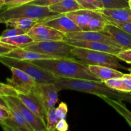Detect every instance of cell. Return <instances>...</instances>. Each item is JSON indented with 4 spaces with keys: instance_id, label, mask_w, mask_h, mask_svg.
I'll list each match as a JSON object with an SVG mask.
<instances>
[{
    "instance_id": "30bf717a",
    "label": "cell",
    "mask_w": 131,
    "mask_h": 131,
    "mask_svg": "<svg viewBox=\"0 0 131 131\" xmlns=\"http://www.w3.org/2000/svg\"><path fill=\"white\" fill-rule=\"evenodd\" d=\"M58 92L54 83H37L32 92L38 96L47 112L57 104Z\"/></svg>"
},
{
    "instance_id": "e575fe53",
    "label": "cell",
    "mask_w": 131,
    "mask_h": 131,
    "mask_svg": "<svg viewBox=\"0 0 131 131\" xmlns=\"http://www.w3.org/2000/svg\"><path fill=\"white\" fill-rule=\"evenodd\" d=\"M17 47L6 43L5 42H1L0 40V56H5Z\"/></svg>"
},
{
    "instance_id": "d590c367",
    "label": "cell",
    "mask_w": 131,
    "mask_h": 131,
    "mask_svg": "<svg viewBox=\"0 0 131 131\" xmlns=\"http://www.w3.org/2000/svg\"><path fill=\"white\" fill-rule=\"evenodd\" d=\"M61 1H62V0H35V1L30 3V4L49 7L51 5L57 3Z\"/></svg>"
},
{
    "instance_id": "d4e9b609",
    "label": "cell",
    "mask_w": 131,
    "mask_h": 131,
    "mask_svg": "<svg viewBox=\"0 0 131 131\" xmlns=\"http://www.w3.org/2000/svg\"><path fill=\"white\" fill-rule=\"evenodd\" d=\"M107 20L101 14L92 18L84 31H102L107 24Z\"/></svg>"
},
{
    "instance_id": "52a82bcc",
    "label": "cell",
    "mask_w": 131,
    "mask_h": 131,
    "mask_svg": "<svg viewBox=\"0 0 131 131\" xmlns=\"http://www.w3.org/2000/svg\"><path fill=\"white\" fill-rule=\"evenodd\" d=\"M9 107L17 111L34 131H47L46 122L31 112L17 96H2Z\"/></svg>"
},
{
    "instance_id": "ffe728a7",
    "label": "cell",
    "mask_w": 131,
    "mask_h": 131,
    "mask_svg": "<svg viewBox=\"0 0 131 131\" xmlns=\"http://www.w3.org/2000/svg\"><path fill=\"white\" fill-rule=\"evenodd\" d=\"M96 12L118 21L131 23V9L130 8L118 9L102 8Z\"/></svg>"
},
{
    "instance_id": "7dc6e473",
    "label": "cell",
    "mask_w": 131,
    "mask_h": 131,
    "mask_svg": "<svg viewBox=\"0 0 131 131\" xmlns=\"http://www.w3.org/2000/svg\"><path fill=\"white\" fill-rule=\"evenodd\" d=\"M130 65H131V64H130Z\"/></svg>"
},
{
    "instance_id": "8fae6325",
    "label": "cell",
    "mask_w": 131,
    "mask_h": 131,
    "mask_svg": "<svg viewBox=\"0 0 131 131\" xmlns=\"http://www.w3.org/2000/svg\"><path fill=\"white\" fill-rule=\"evenodd\" d=\"M65 36L68 39L81 40L101 42V43L112 45L115 47L122 49L111 37L106 35V33H103L102 31H81L65 33Z\"/></svg>"
},
{
    "instance_id": "44dd1931",
    "label": "cell",
    "mask_w": 131,
    "mask_h": 131,
    "mask_svg": "<svg viewBox=\"0 0 131 131\" xmlns=\"http://www.w3.org/2000/svg\"><path fill=\"white\" fill-rule=\"evenodd\" d=\"M49 8L52 12L58 14H65L82 9L76 0H62L49 6Z\"/></svg>"
},
{
    "instance_id": "f546056e",
    "label": "cell",
    "mask_w": 131,
    "mask_h": 131,
    "mask_svg": "<svg viewBox=\"0 0 131 131\" xmlns=\"http://www.w3.org/2000/svg\"><path fill=\"white\" fill-rule=\"evenodd\" d=\"M102 15L106 18V19L107 20L108 23H111V24H115V26L119 27V28H121L122 29H123V30L125 31V32H127V33H128L131 35V23L118 21V20H115V19H112V18L108 17L105 16V15Z\"/></svg>"
},
{
    "instance_id": "f6af8a7d",
    "label": "cell",
    "mask_w": 131,
    "mask_h": 131,
    "mask_svg": "<svg viewBox=\"0 0 131 131\" xmlns=\"http://www.w3.org/2000/svg\"><path fill=\"white\" fill-rule=\"evenodd\" d=\"M128 70H129V71L130 72V73L131 74V68H129V69H128Z\"/></svg>"
},
{
    "instance_id": "ba28073f",
    "label": "cell",
    "mask_w": 131,
    "mask_h": 131,
    "mask_svg": "<svg viewBox=\"0 0 131 131\" xmlns=\"http://www.w3.org/2000/svg\"><path fill=\"white\" fill-rule=\"evenodd\" d=\"M10 69L12 77L6 79L8 84L14 88L18 93L28 94L33 92L37 83L34 78L16 68L12 67Z\"/></svg>"
},
{
    "instance_id": "60d3db41",
    "label": "cell",
    "mask_w": 131,
    "mask_h": 131,
    "mask_svg": "<svg viewBox=\"0 0 131 131\" xmlns=\"http://www.w3.org/2000/svg\"><path fill=\"white\" fill-rule=\"evenodd\" d=\"M0 106H1V107H5V108L6 109H9L8 106V104H6V101L4 100L2 96H0Z\"/></svg>"
},
{
    "instance_id": "d6986e66",
    "label": "cell",
    "mask_w": 131,
    "mask_h": 131,
    "mask_svg": "<svg viewBox=\"0 0 131 131\" xmlns=\"http://www.w3.org/2000/svg\"><path fill=\"white\" fill-rule=\"evenodd\" d=\"M89 69L93 74L96 75L102 81L115 78H122L124 73L117 70V69L106 66L99 65H88Z\"/></svg>"
},
{
    "instance_id": "b9f144b4",
    "label": "cell",
    "mask_w": 131,
    "mask_h": 131,
    "mask_svg": "<svg viewBox=\"0 0 131 131\" xmlns=\"http://www.w3.org/2000/svg\"><path fill=\"white\" fill-rule=\"evenodd\" d=\"M5 3H6V0H0V11L3 10V8L5 5Z\"/></svg>"
},
{
    "instance_id": "4316f807",
    "label": "cell",
    "mask_w": 131,
    "mask_h": 131,
    "mask_svg": "<svg viewBox=\"0 0 131 131\" xmlns=\"http://www.w3.org/2000/svg\"><path fill=\"white\" fill-rule=\"evenodd\" d=\"M55 110H56V108L53 107L47 112L46 120L47 131L56 130V125H57L58 122L60 120L56 115Z\"/></svg>"
},
{
    "instance_id": "8d00e7d4",
    "label": "cell",
    "mask_w": 131,
    "mask_h": 131,
    "mask_svg": "<svg viewBox=\"0 0 131 131\" xmlns=\"http://www.w3.org/2000/svg\"><path fill=\"white\" fill-rule=\"evenodd\" d=\"M35 1V0H15V1L10 2L9 3L5 5V7H4L3 10L5 9L15 7V6H20V5H25V4H28L31 3L32 1Z\"/></svg>"
},
{
    "instance_id": "603a6c76",
    "label": "cell",
    "mask_w": 131,
    "mask_h": 131,
    "mask_svg": "<svg viewBox=\"0 0 131 131\" xmlns=\"http://www.w3.org/2000/svg\"><path fill=\"white\" fill-rule=\"evenodd\" d=\"M101 98L110 106H111L113 108L115 109L121 116H122L131 127V111L125 107L121 101H118L106 96H102Z\"/></svg>"
},
{
    "instance_id": "e0dca14e",
    "label": "cell",
    "mask_w": 131,
    "mask_h": 131,
    "mask_svg": "<svg viewBox=\"0 0 131 131\" xmlns=\"http://www.w3.org/2000/svg\"><path fill=\"white\" fill-rule=\"evenodd\" d=\"M5 56L13 58L19 59V60H28V61H33V60H44V59H54V58H62L56 57L51 55L39 53L33 51L25 49L21 47H16L8 53L5 55Z\"/></svg>"
},
{
    "instance_id": "277c9868",
    "label": "cell",
    "mask_w": 131,
    "mask_h": 131,
    "mask_svg": "<svg viewBox=\"0 0 131 131\" xmlns=\"http://www.w3.org/2000/svg\"><path fill=\"white\" fill-rule=\"evenodd\" d=\"M71 51L74 57L88 65L106 66L115 69H129L119 63L120 60L116 55L77 47H73Z\"/></svg>"
},
{
    "instance_id": "5bb4252c",
    "label": "cell",
    "mask_w": 131,
    "mask_h": 131,
    "mask_svg": "<svg viewBox=\"0 0 131 131\" xmlns=\"http://www.w3.org/2000/svg\"><path fill=\"white\" fill-rule=\"evenodd\" d=\"M17 97L33 113L46 122L47 111L37 95L33 92L28 94L18 93Z\"/></svg>"
},
{
    "instance_id": "f1b7e54d",
    "label": "cell",
    "mask_w": 131,
    "mask_h": 131,
    "mask_svg": "<svg viewBox=\"0 0 131 131\" xmlns=\"http://www.w3.org/2000/svg\"><path fill=\"white\" fill-rule=\"evenodd\" d=\"M105 83L107 86L112 89L116 90L118 91L124 92V84H123L122 78H115L111 79L106 81Z\"/></svg>"
},
{
    "instance_id": "3957f363",
    "label": "cell",
    "mask_w": 131,
    "mask_h": 131,
    "mask_svg": "<svg viewBox=\"0 0 131 131\" xmlns=\"http://www.w3.org/2000/svg\"><path fill=\"white\" fill-rule=\"evenodd\" d=\"M61 15L52 12L47 6L28 3L5 9L0 12V23L3 24L7 19L17 17L33 18L43 22Z\"/></svg>"
},
{
    "instance_id": "2e32d148",
    "label": "cell",
    "mask_w": 131,
    "mask_h": 131,
    "mask_svg": "<svg viewBox=\"0 0 131 131\" xmlns=\"http://www.w3.org/2000/svg\"><path fill=\"white\" fill-rule=\"evenodd\" d=\"M41 23L50 27H52L65 34L82 31L81 29L78 27L65 14H61L60 16L49 19Z\"/></svg>"
},
{
    "instance_id": "9a60e30c",
    "label": "cell",
    "mask_w": 131,
    "mask_h": 131,
    "mask_svg": "<svg viewBox=\"0 0 131 131\" xmlns=\"http://www.w3.org/2000/svg\"><path fill=\"white\" fill-rule=\"evenodd\" d=\"M102 32L111 37L123 50L131 49V35L119 27L107 23Z\"/></svg>"
},
{
    "instance_id": "d6a6232c",
    "label": "cell",
    "mask_w": 131,
    "mask_h": 131,
    "mask_svg": "<svg viewBox=\"0 0 131 131\" xmlns=\"http://www.w3.org/2000/svg\"><path fill=\"white\" fill-rule=\"evenodd\" d=\"M55 111H56V114L59 120L65 119L68 112L67 105L65 102H61L58 107L56 108Z\"/></svg>"
},
{
    "instance_id": "74e56055",
    "label": "cell",
    "mask_w": 131,
    "mask_h": 131,
    "mask_svg": "<svg viewBox=\"0 0 131 131\" xmlns=\"http://www.w3.org/2000/svg\"><path fill=\"white\" fill-rule=\"evenodd\" d=\"M124 92H131V74H124L122 77Z\"/></svg>"
},
{
    "instance_id": "9c48e42d",
    "label": "cell",
    "mask_w": 131,
    "mask_h": 131,
    "mask_svg": "<svg viewBox=\"0 0 131 131\" xmlns=\"http://www.w3.org/2000/svg\"><path fill=\"white\" fill-rule=\"evenodd\" d=\"M27 34L32 38L33 41H51L65 40L66 36L65 33L46 25L39 22L35 24L29 30Z\"/></svg>"
},
{
    "instance_id": "ee69618b",
    "label": "cell",
    "mask_w": 131,
    "mask_h": 131,
    "mask_svg": "<svg viewBox=\"0 0 131 131\" xmlns=\"http://www.w3.org/2000/svg\"><path fill=\"white\" fill-rule=\"evenodd\" d=\"M129 6L131 9V0H129Z\"/></svg>"
},
{
    "instance_id": "7c38bea8",
    "label": "cell",
    "mask_w": 131,
    "mask_h": 131,
    "mask_svg": "<svg viewBox=\"0 0 131 131\" xmlns=\"http://www.w3.org/2000/svg\"><path fill=\"white\" fill-rule=\"evenodd\" d=\"M10 109V116L0 122L3 129L7 131H34L20 113L14 109Z\"/></svg>"
},
{
    "instance_id": "83f0119b",
    "label": "cell",
    "mask_w": 131,
    "mask_h": 131,
    "mask_svg": "<svg viewBox=\"0 0 131 131\" xmlns=\"http://www.w3.org/2000/svg\"><path fill=\"white\" fill-rule=\"evenodd\" d=\"M104 8L118 9L129 8V0H102Z\"/></svg>"
},
{
    "instance_id": "4fadbf2b",
    "label": "cell",
    "mask_w": 131,
    "mask_h": 131,
    "mask_svg": "<svg viewBox=\"0 0 131 131\" xmlns=\"http://www.w3.org/2000/svg\"><path fill=\"white\" fill-rule=\"evenodd\" d=\"M65 42L73 47H82V48L89 49L94 51H101V52H107L111 54L116 55L118 52L122 51V49L115 47L112 45L107 44L105 43H101L98 42H92V41L81 40H73L66 38Z\"/></svg>"
},
{
    "instance_id": "484cf974",
    "label": "cell",
    "mask_w": 131,
    "mask_h": 131,
    "mask_svg": "<svg viewBox=\"0 0 131 131\" xmlns=\"http://www.w3.org/2000/svg\"><path fill=\"white\" fill-rule=\"evenodd\" d=\"M82 9L97 11L104 8L102 0H76Z\"/></svg>"
},
{
    "instance_id": "7402d4cb",
    "label": "cell",
    "mask_w": 131,
    "mask_h": 131,
    "mask_svg": "<svg viewBox=\"0 0 131 131\" xmlns=\"http://www.w3.org/2000/svg\"><path fill=\"white\" fill-rule=\"evenodd\" d=\"M42 22L37 19L27 17H17L5 20L3 24L8 28H15L29 31V29L37 23Z\"/></svg>"
},
{
    "instance_id": "bcb514c9",
    "label": "cell",
    "mask_w": 131,
    "mask_h": 131,
    "mask_svg": "<svg viewBox=\"0 0 131 131\" xmlns=\"http://www.w3.org/2000/svg\"><path fill=\"white\" fill-rule=\"evenodd\" d=\"M0 38H1V37H0Z\"/></svg>"
},
{
    "instance_id": "836d02e7",
    "label": "cell",
    "mask_w": 131,
    "mask_h": 131,
    "mask_svg": "<svg viewBox=\"0 0 131 131\" xmlns=\"http://www.w3.org/2000/svg\"><path fill=\"white\" fill-rule=\"evenodd\" d=\"M121 61H124L129 64H131V49L122 50L116 54Z\"/></svg>"
},
{
    "instance_id": "4dcf8cb0",
    "label": "cell",
    "mask_w": 131,
    "mask_h": 131,
    "mask_svg": "<svg viewBox=\"0 0 131 131\" xmlns=\"http://www.w3.org/2000/svg\"><path fill=\"white\" fill-rule=\"evenodd\" d=\"M18 92L9 84L0 83V96H17Z\"/></svg>"
},
{
    "instance_id": "5b68a950",
    "label": "cell",
    "mask_w": 131,
    "mask_h": 131,
    "mask_svg": "<svg viewBox=\"0 0 131 131\" xmlns=\"http://www.w3.org/2000/svg\"><path fill=\"white\" fill-rule=\"evenodd\" d=\"M0 63L9 69L16 68L35 79L37 83H54L58 77L31 61L0 56Z\"/></svg>"
},
{
    "instance_id": "ac0fdd59",
    "label": "cell",
    "mask_w": 131,
    "mask_h": 131,
    "mask_svg": "<svg viewBox=\"0 0 131 131\" xmlns=\"http://www.w3.org/2000/svg\"><path fill=\"white\" fill-rule=\"evenodd\" d=\"M99 14V13L96 11L81 9L72 12L65 14V15L79 27L82 31H84L92 18L97 16Z\"/></svg>"
},
{
    "instance_id": "f35d334b",
    "label": "cell",
    "mask_w": 131,
    "mask_h": 131,
    "mask_svg": "<svg viewBox=\"0 0 131 131\" xmlns=\"http://www.w3.org/2000/svg\"><path fill=\"white\" fill-rule=\"evenodd\" d=\"M69 129V125L66 122L65 119L60 120L58 122L56 127V130L59 131H67Z\"/></svg>"
},
{
    "instance_id": "7a4b0ae2",
    "label": "cell",
    "mask_w": 131,
    "mask_h": 131,
    "mask_svg": "<svg viewBox=\"0 0 131 131\" xmlns=\"http://www.w3.org/2000/svg\"><path fill=\"white\" fill-rule=\"evenodd\" d=\"M54 84L59 91L63 90L78 91L95 95L99 97L106 96L118 101H127L131 103L130 92H121L112 89L102 81L58 78L54 82Z\"/></svg>"
},
{
    "instance_id": "cb8c5ba5",
    "label": "cell",
    "mask_w": 131,
    "mask_h": 131,
    "mask_svg": "<svg viewBox=\"0 0 131 131\" xmlns=\"http://www.w3.org/2000/svg\"><path fill=\"white\" fill-rule=\"evenodd\" d=\"M0 40L17 47H22L25 45L33 42L31 37H29L28 34L20 35L6 38H1Z\"/></svg>"
},
{
    "instance_id": "6da1fadb",
    "label": "cell",
    "mask_w": 131,
    "mask_h": 131,
    "mask_svg": "<svg viewBox=\"0 0 131 131\" xmlns=\"http://www.w3.org/2000/svg\"><path fill=\"white\" fill-rule=\"evenodd\" d=\"M58 78L101 81L89 69L88 65L78 59L54 58L31 61Z\"/></svg>"
},
{
    "instance_id": "ab89813d",
    "label": "cell",
    "mask_w": 131,
    "mask_h": 131,
    "mask_svg": "<svg viewBox=\"0 0 131 131\" xmlns=\"http://www.w3.org/2000/svg\"><path fill=\"white\" fill-rule=\"evenodd\" d=\"M10 116V109L0 106V122L4 121Z\"/></svg>"
},
{
    "instance_id": "7bdbcfd3",
    "label": "cell",
    "mask_w": 131,
    "mask_h": 131,
    "mask_svg": "<svg viewBox=\"0 0 131 131\" xmlns=\"http://www.w3.org/2000/svg\"><path fill=\"white\" fill-rule=\"evenodd\" d=\"M15 1V0H6V3H5V5H6V4L9 3L10 2H12V1Z\"/></svg>"
},
{
    "instance_id": "1f68e13d",
    "label": "cell",
    "mask_w": 131,
    "mask_h": 131,
    "mask_svg": "<svg viewBox=\"0 0 131 131\" xmlns=\"http://www.w3.org/2000/svg\"><path fill=\"white\" fill-rule=\"evenodd\" d=\"M28 31L23 29L15 28H10V29H6L2 32L0 35L1 38H6V37H14V36L20 35L27 34Z\"/></svg>"
},
{
    "instance_id": "8992f818",
    "label": "cell",
    "mask_w": 131,
    "mask_h": 131,
    "mask_svg": "<svg viewBox=\"0 0 131 131\" xmlns=\"http://www.w3.org/2000/svg\"><path fill=\"white\" fill-rule=\"evenodd\" d=\"M73 46L65 40L33 41L21 48L58 58L76 59L72 54Z\"/></svg>"
}]
</instances>
